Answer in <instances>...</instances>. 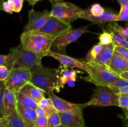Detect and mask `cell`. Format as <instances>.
<instances>
[{
    "label": "cell",
    "instance_id": "1",
    "mask_svg": "<svg viewBox=\"0 0 128 127\" xmlns=\"http://www.w3.org/2000/svg\"><path fill=\"white\" fill-rule=\"evenodd\" d=\"M55 37L41 32L24 31L20 37L21 44L26 51L34 52L42 57L51 51Z\"/></svg>",
    "mask_w": 128,
    "mask_h": 127
},
{
    "label": "cell",
    "instance_id": "2",
    "mask_svg": "<svg viewBox=\"0 0 128 127\" xmlns=\"http://www.w3.org/2000/svg\"><path fill=\"white\" fill-rule=\"evenodd\" d=\"M85 63L89 72L88 73V76L84 77L83 79L95 85L110 87L121 78L119 75L103 65L94 61L87 62L85 61Z\"/></svg>",
    "mask_w": 128,
    "mask_h": 127
},
{
    "label": "cell",
    "instance_id": "3",
    "mask_svg": "<svg viewBox=\"0 0 128 127\" xmlns=\"http://www.w3.org/2000/svg\"><path fill=\"white\" fill-rule=\"evenodd\" d=\"M30 83L43 90L46 93L51 91L60 92L56 69L46 68L43 66L31 72Z\"/></svg>",
    "mask_w": 128,
    "mask_h": 127
},
{
    "label": "cell",
    "instance_id": "4",
    "mask_svg": "<svg viewBox=\"0 0 128 127\" xmlns=\"http://www.w3.org/2000/svg\"><path fill=\"white\" fill-rule=\"evenodd\" d=\"M31 78V72L28 68H13L10 71L9 77L4 81L6 88L17 94L26 84L30 83Z\"/></svg>",
    "mask_w": 128,
    "mask_h": 127
},
{
    "label": "cell",
    "instance_id": "5",
    "mask_svg": "<svg viewBox=\"0 0 128 127\" xmlns=\"http://www.w3.org/2000/svg\"><path fill=\"white\" fill-rule=\"evenodd\" d=\"M86 103V106H117L119 107L118 94L109 87L96 86L91 99Z\"/></svg>",
    "mask_w": 128,
    "mask_h": 127
},
{
    "label": "cell",
    "instance_id": "6",
    "mask_svg": "<svg viewBox=\"0 0 128 127\" xmlns=\"http://www.w3.org/2000/svg\"><path fill=\"white\" fill-rule=\"evenodd\" d=\"M82 11V9L76 5L64 1L61 3L52 5L51 15L68 23L71 24L78 19L80 18Z\"/></svg>",
    "mask_w": 128,
    "mask_h": 127
},
{
    "label": "cell",
    "instance_id": "7",
    "mask_svg": "<svg viewBox=\"0 0 128 127\" xmlns=\"http://www.w3.org/2000/svg\"><path fill=\"white\" fill-rule=\"evenodd\" d=\"M88 32V26L70 30L55 39L51 46V51L56 53L65 54L66 49L69 44L76 42L83 34Z\"/></svg>",
    "mask_w": 128,
    "mask_h": 127
},
{
    "label": "cell",
    "instance_id": "8",
    "mask_svg": "<svg viewBox=\"0 0 128 127\" xmlns=\"http://www.w3.org/2000/svg\"><path fill=\"white\" fill-rule=\"evenodd\" d=\"M42 57L41 55L24 49L20 44L17 47V55L14 68L25 67L32 72L42 66Z\"/></svg>",
    "mask_w": 128,
    "mask_h": 127
},
{
    "label": "cell",
    "instance_id": "9",
    "mask_svg": "<svg viewBox=\"0 0 128 127\" xmlns=\"http://www.w3.org/2000/svg\"><path fill=\"white\" fill-rule=\"evenodd\" d=\"M71 29H72L71 24L51 15L45 24L36 32L46 34L57 38Z\"/></svg>",
    "mask_w": 128,
    "mask_h": 127
},
{
    "label": "cell",
    "instance_id": "10",
    "mask_svg": "<svg viewBox=\"0 0 128 127\" xmlns=\"http://www.w3.org/2000/svg\"><path fill=\"white\" fill-rule=\"evenodd\" d=\"M47 95L49 96V98H51L52 100L57 112L58 113L66 112V113H72L80 117H83L82 110L87 107L86 103L77 104V103L69 102L58 97L53 91H51Z\"/></svg>",
    "mask_w": 128,
    "mask_h": 127
},
{
    "label": "cell",
    "instance_id": "11",
    "mask_svg": "<svg viewBox=\"0 0 128 127\" xmlns=\"http://www.w3.org/2000/svg\"><path fill=\"white\" fill-rule=\"evenodd\" d=\"M47 56H50L59 61L61 65L64 67H69V68H77L85 71L86 73H88L89 70L87 65L85 63V61L83 60H78L76 59L72 58L70 56H66V54L56 53L50 51L48 53Z\"/></svg>",
    "mask_w": 128,
    "mask_h": 127
},
{
    "label": "cell",
    "instance_id": "12",
    "mask_svg": "<svg viewBox=\"0 0 128 127\" xmlns=\"http://www.w3.org/2000/svg\"><path fill=\"white\" fill-rule=\"evenodd\" d=\"M80 18L88 20L95 24H103L106 22H116L117 21L118 14L110 10H105V12L101 16H94L90 13L89 9H82L80 15Z\"/></svg>",
    "mask_w": 128,
    "mask_h": 127
},
{
    "label": "cell",
    "instance_id": "13",
    "mask_svg": "<svg viewBox=\"0 0 128 127\" xmlns=\"http://www.w3.org/2000/svg\"><path fill=\"white\" fill-rule=\"evenodd\" d=\"M57 76L58 78V85L60 89L62 88L65 84L68 83L71 80H76L77 78V75L79 73L78 71L72 69L71 68L64 67L60 65L58 68L56 69Z\"/></svg>",
    "mask_w": 128,
    "mask_h": 127
},
{
    "label": "cell",
    "instance_id": "14",
    "mask_svg": "<svg viewBox=\"0 0 128 127\" xmlns=\"http://www.w3.org/2000/svg\"><path fill=\"white\" fill-rule=\"evenodd\" d=\"M108 68L115 73L120 75L123 72H128V61L114 52Z\"/></svg>",
    "mask_w": 128,
    "mask_h": 127
},
{
    "label": "cell",
    "instance_id": "15",
    "mask_svg": "<svg viewBox=\"0 0 128 127\" xmlns=\"http://www.w3.org/2000/svg\"><path fill=\"white\" fill-rule=\"evenodd\" d=\"M16 110L28 127H34L38 118L35 109L25 107L18 102Z\"/></svg>",
    "mask_w": 128,
    "mask_h": 127
},
{
    "label": "cell",
    "instance_id": "16",
    "mask_svg": "<svg viewBox=\"0 0 128 127\" xmlns=\"http://www.w3.org/2000/svg\"><path fill=\"white\" fill-rule=\"evenodd\" d=\"M61 125L66 127H85L83 117L70 113H59Z\"/></svg>",
    "mask_w": 128,
    "mask_h": 127
},
{
    "label": "cell",
    "instance_id": "17",
    "mask_svg": "<svg viewBox=\"0 0 128 127\" xmlns=\"http://www.w3.org/2000/svg\"><path fill=\"white\" fill-rule=\"evenodd\" d=\"M17 94L6 88L4 94L3 105L6 117L11 115L16 110L17 107Z\"/></svg>",
    "mask_w": 128,
    "mask_h": 127
},
{
    "label": "cell",
    "instance_id": "18",
    "mask_svg": "<svg viewBox=\"0 0 128 127\" xmlns=\"http://www.w3.org/2000/svg\"><path fill=\"white\" fill-rule=\"evenodd\" d=\"M115 46L113 43L102 46V51L96 57L94 62L108 67L114 53Z\"/></svg>",
    "mask_w": 128,
    "mask_h": 127
},
{
    "label": "cell",
    "instance_id": "19",
    "mask_svg": "<svg viewBox=\"0 0 128 127\" xmlns=\"http://www.w3.org/2000/svg\"><path fill=\"white\" fill-rule=\"evenodd\" d=\"M115 22H110L108 29L112 37V43L115 46H121L128 49V37L122 34L115 26Z\"/></svg>",
    "mask_w": 128,
    "mask_h": 127
},
{
    "label": "cell",
    "instance_id": "20",
    "mask_svg": "<svg viewBox=\"0 0 128 127\" xmlns=\"http://www.w3.org/2000/svg\"><path fill=\"white\" fill-rule=\"evenodd\" d=\"M20 91L30 96L31 98L36 100L38 104L41 100L44 97V93H46L43 90L36 87L30 82L26 84Z\"/></svg>",
    "mask_w": 128,
    "mask_h": 127
},
{
    "label": "cell",
    "instance_id": "21",
    "mask_svg": "<svg viewBox=\"0 0 128 127\" xmlns=\"http://www.w3.org/2000/svg\"><path fill=\"white\" fill-rule=\"evenodd\" d=\"M17 100L19 103L27 108L36 109L38 105V103L36 100L21 91L17 93Z\"/></svg>",
    "mask_w": 128,
    "mask_h": 127
},
{
    "label": "cell",
    "instance_id": "22",
    "mask_svg": "<svg viewBox=\"0 0 128 127\" xmlns=\"http://www.w3.org/2000/svg\"><path fill=\"white\" fill-rule=\"evenodd\" d=\"M7 118V127H28L17 110L6 117Z\"/></svg>",
    "mask_w": 128,
    "mask_h": 127
},
{
    "label": "cell",
    "instance_id": "23",
    "mask_svg": "<svg viewBox=\"0 0 128 127\" xmlns=\"http://www.w3.org/2000/svg\"><path fill=\"white\" fill-rule=\"evenodd\" d=\"M50 12L48 10H45V11H42V12H37V11H34L33 9L30 10L29 11V17H28V22L26 24L25 27H24V29H27L28 27H30L31 24L37 21L38 20L41 19V17H44V16L47 15L48 14H50Z\"/></svg>",
    "mask_w": 128,
    "mask_h": 127
},
{
    "label": "cell",
    "instance_id": "24",
    "mask_svg": "<svg viewBox=\"0 0 128 127\" xmlns=\"http://www.w3.org/2000/svg\"><path fill=\"white\" fill-rule=\"evenodd\" d=\"M39 105L41 106L44 109V110L46 111L48 117L51 115V114H52V113L57 112L56 110L55 109L53 103H52V100L50 98H45V97H44L41 100V102L39 103Z\"/></svg>",
    "mask_w": 128,
    "mask_h": 127
},
{
    "label": "cell",
    "instance_id": "25",
    "mask_svg": "<svg viewBox=\"0 0 128 127\" xmlns=\"http://www.w3.org/2000/svg\"><path fill=\"white\" fill-rule=\"evenodd\" d=\"M50 16H51V12L50 14H48L47 15L44 16V17H41V19H38L35 22H34L30 27H28L27 29L24 30V31H30V32L37 31L38 30L41 29L45 24V23L47 22V21L48 20Z\"/></svg>",
    "mask_w": 128,
    "mask_h": 127
},
{
    "label": "cell",
    "instance_id": "26",
    "mask_svg": "<svg viewBox=\"0 0 128 127\" xmlns=\"http://www.w3.org/2000/svg\"><path fill=\"white\" fill-rule=\"evenodd\" d=\"M119 107L121 108L125 115L128 118V93H119Z\"/></svg>",
    "mask_w": 128,
    "mask_h": 127
},
{
    "label": "cell",
    "instance_id": "27",
    "mask_svg": "<svg viewBox=\"0 0 128 127\" xmlns=\"http://www.w3.org/2000/svg\"><path fill=\"white\" fill-rule=\"evenodd\" d=\"M102 46L100 44H97L96 46H93L90 51L88 52L87 55L86 56V60L85 61L87 62H92L94 61L95 59L96 58L99 54L102 51Z\"/></svg>",
    "mask_w": 128,
    "mask_h": 127
},
{
    "label": "cell",
    "instance_id": "28",
    "mask_svg": "<svg viewBox=\"0 0 128 127\" xmlns=\"http://www.w3.org/2000/svg\"><path fill=\"white\" fill-rule=\"evenodd\" d=\"M61 125L58 112H55L48 117V127H56Z\"/></svg>",
    "mask_w": 128,
    "mask_h": 127
},
{
    "label": "cell",
    "instance_id": "29",
    "mask_svg": "<svg viewBox=\"0 0 128 127\" xmlns=\"http://www.w3.org/2000/svg\"><path fill=\"white\" fill-rule=\"evenodd\" d=\"M99 44L101 46H105V45L110 44L112 43V37L111 34L109 31H106L104 30L103 32L101 34L99 37Z\"/></svg>",
    "mask_w": 128,
    "mask_h": 127
},
{
    "label": "cell",
    "instance_id": "30",
    "mask_svg": "<svg viewBox=\"0 0 128 127\" xmlns=\"http://www.w3.org/2000/svg\"><path fill=\"white\" fill-rule=\"evenodd\" d=\"M5 89H6V86H5L4 81H0V118L6 117L3 105Z\"/></svg>",
    "mask_w": 128,
    "mask_h": 127
},
{
    "label": "cell",
    "instance_id": "31",
    "mask_svg": "<svg viewBox=\"0 0 128 127\" xmlns=\"http://www.w3.org/2000/svg\"><path fill=\"white\" fill-rule=\"evenodd\" d=\"M90 11V13L94 16H101L102 14H103L104 12H105V9L101 6L100 4L99 3H95L93 4L92 6H91L90 8H89Z\"/></svg>",
    "mask_w": 128,
    "mask_h": 127
},
{
    "label": "cell",
    "instance_id": "32",
    "mask_svg": "<svg viewBox=\"0 0 128 127\" xmlns=\"http://www.w3.org/2000/svg\"><path fill=\"white\" fill-rule=\"evenodd\" d=\"M13 12H20L22 9L24 0H8Z\"/></svg>",
    "mask_w": 128,
    "mask_h": 127
},
{
    "label": "cell",
    "instance_id": "33",
    "mask_svg": "<svg viewBox=\"0 0 128 127\" xmlns=\"http://www.w3.org/2000/svg\"><path fill=\"white\" fill-rule=\"evenodd\" d=\"M0 65L6 66L10 70L12 69L11 57L10 54L7 55H0Z\"/></svg>",
    "mask_w": 128,
    "mask_h": 127
},
{
    "label": "cell",
    "instance_id": "34",
    "mask_svg": "<svg viewBox=\"0 0 128 127\" xmlns=\"http://www.w3.org/2000/svg\"><path fill=\"white\" fill-rule=\"evenodd\" d=\"M127 85H128V80H126L123 79L122 78H120L118 80L116 81L113 84L111 85L109 87L111 88L115 93H116V92H117L119 88Z\"/></svg>",
    "mask_w": 128,
    "mask_h": 127
},
{
    "label": "cell",
    "instance_id": "35",
    "mask_svg": "<svg viewBox=\"0 0 128 127\" xmlns=\"http://www.w3.org/2000/svg\"><path fill=\"white\" fill-rule=\"evenodd\" d=\"M117 21H126L128 22V7L121 6V9L118 14Z\"/></svg>",
    "mask_w": 128,
    "mask_h": 127
},
{
    "label": "cell",
    "instance_id": "36",
    "mask_svg": "<svg viewBox=\"0 0 128 127\" xmlns=\"http://www.w3.org/2000/svg\"><path fill=\"white\" fill-rule=\"evenodd\" d=\"M10 71L6 66L0 65V81L6 80L10 75Z\"/></svg>",
    "mask_w": 128,
    "mask_h": 127
},
{
    "label": "cell",
    "instance_id": "37",
    "mask_svg": "<svg viewBox=\"0 0 128 127\" xmlns=\"http://www.w3.org/2000/svg\"><path fill=\"white\" fill-rule=\"evenodd\" d=\"M114 52H117L119 54L124 57L128 61V49L126 47H121V46H115Z\"/></svg>",
    "mask_w": 128,
    "mask_h": 127
},
{
    "label": "cell",
    "instance_id": "38",
    "mask_svg": "<svg viewBox=\"0 0 128 127\" xmlns=\"http://www.w3.org/2000/svg\"><path fill=\"white\" fill-rule=\"evenodd\" d=\"M34 127H48V117H38Z\"/></svg>",
    "mask_w": 128,
    "mask_h": 127
},
{
    "label": "cell",
    "instance_id": "39",
    "mask_svg": "<svg viewBox=\"0 0 128 127\" xmlns=\"http://www.w3.org/2000/svg\"><path fill=\"white\" fill-rule=\"evenodd\" d=\"M35 110H36L38 117H48L46 111H45L44 109L41 106H40L39 104L37 106V107L36 108Z\"/></svg>",
    "mask_w": 128,
    "mask_h": 127
},
{
    "label": "cell",
    "instance_id": "40",
    "mask_svg": "<svg viewBox=\"0 0 128 127\" xmlns=\"http://www.w3.org/2000/svg\"><path fill=\"white\" fill-rule=\"evenodd\" d=\"M2 10H3V11H6V12H8L10 14H12V12H13L12 7L10 6V3H9L8 1H4V2L2 3Z\"/></svg>",
    "mask_w": 128,
    "mask_h": 127
},
{
    "label": "cell",
    "instance_id": "41",
    "mask_svg": "<svg viewBox=\"0 0 128 127\" xmlns=\"http://www.w3.org/2000/svg\"><path fill=\"white\" fill-rule=\"evenodd\" d=\"M114 24L115 26H116V27L117 28V29L119 31H120V32H121L122 34L124 35V36L128 37V27H122V26H120L119 24H118L116 22H114Z\"/></svg>",
    "mask_w": 128,
    "mask_h": 127
},
{
    "label": "cell",
    "instance_id": "42",
    "mask_svg": "<svg viewBox=\"0 0 128 127\" xmlns=\"http://www.w3.org/2000/svg\"><path fill=\"white\" fill-rule=\"evenodd\" d=\"M116 93L117 94H119V93H128V85L119 88L116 92Z\"/></svg>",
    "mask_w": 128,
    "mask_h": 127
},
{
    "label": "cell",
    "instance_id": "43",
    "mask_svg": "<svg viewBox=\"0 0 128 127\" xmlns=\"http://www.w3.org/2000/svg\"><path fill=\"white\" fill-rule=\"evenodd\" d=\"M7 118L6 117L0 118V127H7Z\"/></svg>",
    "mask_w": 128,
    "mask_h": 127
},
{
    "label": "cell",
    "instance_id": "44",
    "mask_svg": "<svg viewBox=\"0 0 128 127\" xmlns=\"http://www.w3.org/2000/svg\"><path fill=\"white\" fill-rule=\"evenodd\" d=\"M119 2L121 6H128V0H116Z\"/></svg>",
    "mask_w": 128,
    "mask_h": 127
},
{
    "label": "cell",
    "instance_id": "45",
    "mask_svg": "<svg viewBox=\"0 0 128 127\" xmlns=\"http://www.w3.org/2000/svg\"><path fill=\"white\" fill-rule=\"evenodd\" d=\"M26 1L28 2L29 4H30L31 6H34V5L36 4L38 2L41 1V0H26Z\"/></svg>",
    "mask_w": 128,
    "mask_h": 127
},
{
    "label": "cell",
    "instance_id": "46",
    "mask_svg": "<svg viewBox=\"0 0 128 127\" xmlns=\"http://www.w3.org/2000/svg\"><path fill=\"white\" fill-rule=\"evenodd\" d=\"M120 76L121 78L126 80H128V72H123V73H121Z\"/></svg>",
    "mask_w": 128,
    "mask_h": 127
},
{
    "label": "cell",
    "instance_id": "47",
    "mask_svg": "<svg viewBox=\"0 0 128 127\" xmlns=\"http://www.w3.org/2000/svg\"><path fill=\"white\" fill-rule=\"evenodd\" d=\"M49 1L51 2V3L52 4V5L56 4H58V3H61V2H64V0H49Z\"/></svg>",
    "mask_w": 128,
    "mask_h": 127
},
{
    "label": "cell",
    "instance_id": "48",
    "mask_svg": "<svg viewBox=\"0 0 128 127\" xmlns=\"http://www.w3.org/2000/svg\"><path fill=\"white\" fill-rule=\"evenodd\" d=\"M75 81H76V80H71L70 82H69L68 83L69 86H71V87H73V86L75 85Z\"/></svg>",
    "mask_w": 128,
    "mask_h": 127
},
{
    "label": "cell",
    "instance_id": "49",
    "mask_svg": "<svg viewBox=\"0 0 128 127\" xmlns=\"http://www.w3.org/2000/svg\"><path fill=\"white\" fill-rule=\"evenodd\" d=\"M124 123L125 127H128V118H124Z\"/></svg>",
    "mask_w": 128,
    "mask_h": 127
},
{
    "label": "cell",
    "instance_id": "50",
    "mask_svg": "<svg viewBox=\"0 0 128 127\" xmlns=\"http://www.w3.org/2000/svg\"><path fill=\"white\" fill-rule=\"evenodd\" d=\"M3 2H4L3 0H0V9H2V6Z\"/></svg>",
    "mask_w": 128,
    "mask_h": 127
},
{
    "label": "cell",
    "instance_id": "51",
    "mask_svg": "<svg viewBox=\"0 0 128 127\" xmlns=\"http://www.w3.org/2000/svg\"><path fill=\"white\" fill-rule=\"evenodd\" d=\"M64 127V126H63V125H61L58 126V127Z\"/></svg>",
    "mask_w": 128,
    "mask_h": 127
}]
</instances>
